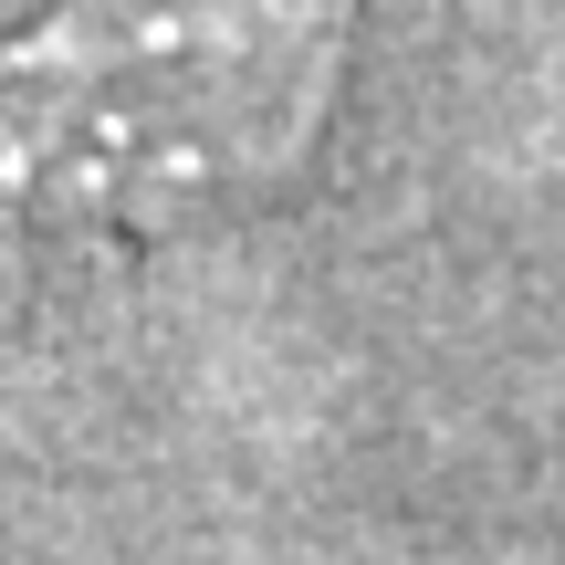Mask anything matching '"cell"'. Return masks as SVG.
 <instances>
[{
	"label": "cell",
	"instance_id": "cell-1",
	"mask_svg": "<svg viewBox=\"0 0 565 565\" xmlns=\"http://www.w3.org/2000/svg\"><path fill=\"white\" fill-rule=\"evenodd\" d=\"M324 105V21L294 0H105L11 63L21 200L168 210L273 179Z\"/></svg>",
	"mask_w": 565,
	"mask_h": 565
}]
</instances>
